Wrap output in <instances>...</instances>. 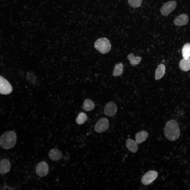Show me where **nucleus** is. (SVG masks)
Masks as SVG:
<instances>
[{"label": "nucleus", "mask_w": 190, "mask_h": 190, "mask_svg": "<svg viewBox=\"0 0 190 190\" xmlns=\"http://www.w3.org/2000/svg\"><path fill=\"white\" fill-rule=\"evenodd\" d=\"M165 137L169 140L173 141L178 139L180 135V130L177 121L174 120L168 121L164 128Z\"/></svg>", "instance_id": "nucleus-1"}, {"label": "nucleus", "mask_w": 190, "mask_h": 190, "mask_svg": "<svg viewBox=\"0 0 190 190\" xmlns=\"http://www.w3.org/2000/svg\"><path fill=\"white\" fill-rule=\"evenodd\" d=\"M17 136L13 131H8L4 133L0 139V145L3 149L8 150L12 148L15 145Z\"/></svg>", "instance_id": "nucleus-2"}, {"label": "nucleus", "mask_w": 190, "mask_h": 190, "mask_svg": "<svg viewBox=\"0 0 190 190\" xmlns=\"http://www.w3.org/2000/svg\"><path fill=\"white\" fill-rule=\"evenodd\" d=\"M95 48L102 54L108 53L111 50V44L109 40L105 37L98 39L95 42Z\"/></svg>", "instance_id": "nucleus-3"}, {"label": "nucleus", "mask_w": 190, "mask_h": 190, "mask_svg": "<svg viewBox=\"0 0 190 190\" xmlns=\"http://www.w3.org/2000/svg\"><path fill=\"white\" fill-rule=\"evenodd\" d=\"M177 4L174 1H169L164 4L160 10L161 14L166 16L170 13L176 7Z\"/></svg>", "instance_id": "nucleus-4"}, {"label": "nucleus", "mask_w": 190, "mask_h": 190, "mask_svg": "<svg viewBox=\"0 0 190 190\" xmlns=\"http://www.w3.org/2000/svg\"><path fill=\"white\" fill-rule=\"evenodd\" d=\"M109 127L108 119L105 118H102L99 120L96 123L94 127V129L96 132L101 133L107 131Z\"/></svg>", "instance_id": "nucleus-5"}, {"label": "nucleus", "mask_w": 190, "mask_h": 190, "mask_svg": "<svg viewBox=\"0 0 190 190\" xmlns=\"http://www.w3.org/2000/svg\"><path fill=\"white\" fill-rule=\"evenodd\" d=\"M12 91V87L6 79L0 76V94H8Z\"/></svg>", "instance_id": "nucleus-6"}, {"label": "nucleus", "mask_w": 190, "mask_h": 190, "mask_svg": "<svg viewBox=\"0 0 190 190\" xmlns=\"http://www.w3.org/2000/svg\"><path fill=\"white\" fill-rule=\"evenodd\" d=\"M158 174L154 170H150L146 172L142 177L141 182L145 185H148L157 178Z\"/></svg>", "instance_id": "nucleus-7"}, {"label": "nucleus", "mask_w": 190, "mask_h": 190, "mask_svg": "<svg viewBox=\"0 0 190 190\" xmlns=\"http://www.w3.org/2000/svg\"><path fill=\"white\" fill-rule=\"evenodd\" d=\"M49 167L45 162L42 161L39 162L36 168V172L37 174L41 177L46 176L48 173Z\"/></svg>", "instance_id": "nucleus-8"}, {"label": "nucleus", "mask_w": 190, "mask_h": 190, "mask_svg": "<svg viewBox=\"0 0 190 190\" xmlns=\"http://www.w3.org/2000/svg\"><path fill=\"white\" fill-rule=\"evenodd\" d=\"M117 110L116 105L114 102H110L105 106L104 108V113L106 115L112 117L116 113Z\"/></svg>", "instance_id": "nucleus-9"}, {"label": "nucleus", "mask_w": 190, "mask_h": 190, "mask_svg": "<svg viewBox=\"0 0 190 190\" xmlns=\"http://www.w3.org/2000/svg\"><path fill=\"white\" fill-rule=\"evenodd\" d=\"M188 16L187 15L182 14L177 17L175 19L174 23L178 26L186 25L188 22Z\"/></svg>", "instance_id": "nucleus-10"}, {"label": "nucleus", "mask_w": 190, "mask_h": 190, "mask_svg": "<svg viewBox=\"0 0 190 190\" xmlns=\"http://www.w3.org/2000/svg\"><path fill=\"white\" fill-rule=\"evenodd\" d=\"M11 165L10 161L7 159H4L0 161V172L3 174H5L10 170Z\"/></svg>", "instance_id": "nucleus-11"}, {"label": "nucleus", "mask_w": 190, "mask_h": 190, "mask_svg": "<svg viewBox=\"0 0 190 190\" xmlns=\"http://www.w3.org/2000/svg\"><path fill=\"white\" fill-rule=\"evenodd\" d=\"M126 144L127 149L132 153H135L137 151L138 147L135 140L130 138L127 139L126 141Z\"/></svg>", "instance_id": "nucleus-12"}, {"label": "nucleus", "mask_w": 190, "mask_h": 190, "mask_svg": "<svg viewBox=\"0 0 190 190\" xmlns=\"http://www.w3.org/2000/svg\"><path fill=\"white\" fill-rule=\"evenodd\" d=\"M49 158L54 160H57L60 159L62 157V154L59 150L53 149L50 150L48 153Z\"/></svg>", "instance_id": "nucleus-13"}, {"label": "nucleus", "mask_w": 190, "mask_h": 190, "mask_svg": "<svg viewBox=\"0 0 190 190\" xmlns=\"http://www.w3.org/2000/svg\"><path fill=\"white\" fill-rule=\"evenodd\" d=\"M148 134L144 130L137 133L135 135L136 141L137 144H140L145 141L148 138Z\"/></svg>", "instance_id": "nucleus-14"}, {"label": "nucleus", "mask_w": 190, "mask_h": 190, "mask_svg": "<svg viewBox=\"0 0 190 190\" xmlns=\"http://www.w3.org/2000/svg\"><path fill=\"white\" fill-rule=\"evenodd\" d=\"M165 69V66L163 64L161 63L158 66L155 71V79L156 80L159 79L163 77Z\"/></svg>", "instance_id": "nucleus-15"}, {"label": "nucleus", "mask_w": 190, "mask_h": 190, "mask_svg": "<svg viewBox=\"0 0 190 190\" xmlns=\"http://www.w3.org/2000/svg\"><path fill=\"white\" fill-rule=\"evenodd\" d=\"M179 66L182 70L187 72L190 70V58L187 59L183 58L179 63Z\"/></svg>", "instance_id": "nucleus-16"}, {"label": "nucleus", "mask_w": 190, "mask_h": 190, "mask_svg": "<svg viewBox=\"0 0 190 190\" xmlns=\"http://www.w3.org/2000/svg\"><path fill=\"white\" fill-rule=\"evenodd\" d=\"M127 58L129 61L130 64L133 66H135L139 64L142 59L140 56H135L132 53L129 54L127 56Z\"/></svg>", "instance_id": "nucleus-17"}, {"label": "nucleus", "mask_w": 190, "mask_h": 190, "mask_svg": "<svg viewBox=\"0 0 190 190\" xmlns=\"http://www.w3.org/2000/svg\"><path fill=\"white\" fill-rule=\"evenodd\" d=\"M95 107L94 102L89 99H86L84 101L82 108L86 111H89L93 110Z\"/></svg>", "instance_id": "nucleus-18"}, {"label": "nucleus", "mask_w": 190, "mask_h": 190, "mask_svg": "<svg viewBox=\"0 0 190 190\" xmlns=\"http://www.w3.org/2000/svg\"><path fill=\"white\" fill-rule=\"evenodd\" d=\"M182 53L183 58L187 59L190 57V43H187L183 45L182 50Z\"/></svg>", "instance_id": "nucleus-19"}, {"label": "nucleus", "mask_w": 190, "mask_h": 190, "mask_svg": "<svg viewBox=\"0 0 190 190\" xmlns=\"http://www.w3.org/2000/svg\"><path fill=\"white\" fill-rule=\"evenodd\" d=\"M123 65L122 63L116 64L113 72V76L117 77L121 75L123 73Z\"/></svg>", "instance_id": "nucleus-20"}, {"label": "nucleus", "mask_w": 190, "mask_h": 190, "mask_svg": "<svg viewBox=\"0 0 190 190\" xmlns=\"http://www.w3.org/2000/svg\"><path fill=\"white\" fill-rule=\"evenodd\" d=\"M87 120V116L86 114L83 112H81L78 116L76 121L79 125H81L84 123Z\"/></svg>", "instance_id": "nucleus-21"}, {"label": "nucleus", "mask_w": 190, "mask_h": 190, "mask_svg": "<svg viewBox=\"0 0 190 190\" xmlns=\"http://www.w3.org/2000/svg\"><path fill=\"white\" fill-rule=\"evenodd\" d=\"M142 0H128L130 6L133 8H136L140 6Z\"/></svg>", "instance_id": "nucleus-22"}]
</instances>
